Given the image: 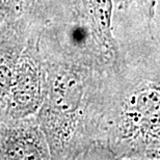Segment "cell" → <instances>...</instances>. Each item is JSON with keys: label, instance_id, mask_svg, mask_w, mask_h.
<instances>
[{"label": "cell", "instance_id": "1", "mask_svg": "<svg viewBox=\"0 0 160 160\" xmlns=\"http://www.w3.org/2000/svg\"><path fill=\"white\" fill-rule=\"evenodd\" d=\"M116 75L108 83L105 148L117 158L143 159L160 150V43L147 31L119 48Z\"/></svg>", "mask_w": 160, "mask_h": 160}, {"label": "cell", "instance_id": "2", "mask_svg": "<svg viewBox=\"0 0 160 160\" xmlns=\"http://www.w3.org/2000/svg\"><path fill=\"white\" fill-rule=\"evenodd\" d=\"M85 23L98 46L110 62L117 59L119 46L112 36V0H80Z\"/></svg>", "mask_w": 160, "mask_h": 160}, {"label": "cell", "instance_id": "3", "mask_svg": "<svg viewBox=\"0 0 160 160\" xmlns=\"http://www.w3.org/2000/svg\"><path fill=\"white\" fill-rule=\"evenodd\" d=\"M16 82V102L19 105H30L33 103L38 92V81L34 72L29 67L23 69Z\"/></svg>", "mask_w": 160, "mask_h": 160}, {"label": "cell", "instance_id": "4", "mask_svg": "<svg viewBox=\"0 0 160 160\" xmlns=\"http://www.w3.org/2000/svg\"><path fill=\"white\" fill-rule=\"evenodd\" d=\"M34 137L30 134L22 133L11 138L8 154L14 158H40L41 152L33 142Z\"/></svg>", "mask_w": 160, "mask_h": 160}, {"label": "cell", "instance_id": "5", "mask_svg": "<svg viewBox=\"0 0 160 160\" xmlns=\"http://www.w3.org/2000/svg\"><path fill=\"white\" fill-rule=\"evenodd\" d=\"M122 8H132L137 12L142 21L143 27L153 30V20L155 15V5L157 0H117Z\"/></svg>", "mask_w": 160, "mask_h": 160}, {"label": "cell", "instance_id": "6", "mask_svg": "<svg viewBox=\"0 0 160 160\" xmlns=\"http://www.w3.org/2000/svg\"><path fill=\"white\" fill-rule=\"evenodd\" d=\"M12 84V75L5 67H0V95L8 94Z\"/></svg>", "mask_w": 160, "mask_h": 160}]
</instances>
